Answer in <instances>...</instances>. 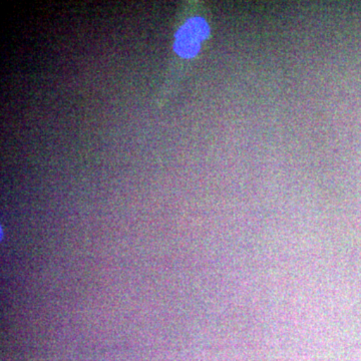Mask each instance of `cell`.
<instances>
[{
	"mask_svg": "<svg viewBox=\"0 0 361 361\" xmlns=\"http://www.w3.org/2000/svg\"><path fill=\"white\" fill-rule=\"evenodd\" d=\"M209 33L210 28L204 18H191L176 35L175 51L182 58H194L200 51L202 42L208 37Z\"/></svg>",
	"mask_w": 361,
	"mask_h": 361,
	"instance_id": "obj_1",
	"label": "cell"
}]
</instances>
